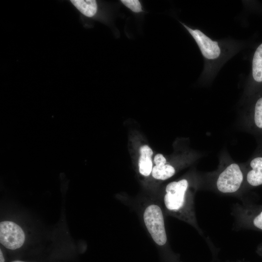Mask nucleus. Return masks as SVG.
Instances as JSON below:
<instances>
[{
    "label": "nucleus",
    "instance_id": "nucleus-1",
    "mask_svg": "<svg viewBox=\"0 0 262 262\" xmlns=\"http://www.w3.org/2000/svg\"><path fill=\"white\" fill-rule=\"evenodd\" d=\"M201 187L202 173H194L191 179L172 181L165 187L163 202L170 215L188 223L205 237L198 224L195 208V194Z\"/></svg>",
    "mask_w": 262,
    "mask_h": 262
},
{
    "label": "nucleus",
    "instance_id": "nucleus-2",
    "mask_svg": "<svg viewBox=\"0 0 262 262\" xmlns=\"http://www.w3.org/2000/svg\"><path fill=\"white\" fill-rule=\"evenodd\" d=\"M245 179L244 164H238L231 159L223 160L217 170L202 174L201 190L234 196L241 201L247 198L246 196Z\"/></svg>",
    "mask_w": 262,
    "mask_h": 262
},
{
    "label": "nucleus",
    "instance_id": "nucleus-3",
    "mask_svg": "<svg viewBox=\"0 0 262 262\" xmlns=\"http://www.w3.org/2000/svg\"><path fill=\"white\" fill-rule=\"evenodd\" d=\"M233 229L254 230L262 232V205L253 203L246 198L233 204Z\"/></svg>",
    "mask_w": 262,
    "mask_h": 262
},
{
    "label": "nucleus",
    "instance_id": "nucleus-4",
    "mask_svg": "<svg viewBox=\"0 0 262 262\" xmlns=\"http://www.w3.org/2000/svg\"><path fill=\"white\" fill-rule=\"evenodd\" d=\"M145 225L155 243L159 246L165 245L167 241L163 211L156 204L148 205L143 214Z\"/></svg>",
    "mask_w": 262,
    "mask_h": 262
},
{
    "label": "nucleus",
    "instance_id": "nucleus-5",
    "mask_svg": "<svg viewBox=\"0 0 262 262\" xmlns=\"http://www.w3.org/2000/svg\"><path fill=\"white\" fill-rule=\"evenodd\" d=\"M244 115L246 129L262 142V90L250 96Z\"/></svg>",
    "mask_w": 262,
    "mask_h": 262
},
{
    "label": "nucleus",
    "instance_id": "nucleus-6",
    "mask_svg": "<svg viewBox=\"0 0 262 262\" xmlns=\"http://www.w3.org/2000/svg\"><path fill=\"white\" fill-rule=\"evenodd\" d=\"M181 24L194 39L206 60L214 62L222 57L223 49L221 44L212 39L201 30L192 29L182 23Z\"/></svg>",
    "mask_w": 262,
    "mask_h": 262
},
{
    "label": "nucleus",
    "instance_id": "nucleus-7",
    "mask_svg": "<svg viewBox=\"0 0 262 262\" xmlns=\"http://www.w3.org/2000/svg\"><path fill=\"white\" fill-rule=\"evenodd\" d=\"M247 162L244 164L246 171L245 190L262 186V142Z\"/></svg>",
    "mask_w": 262,
    "mask_h": 262
},
{
    "label": "nucleus",
    "instance_id": "nucleus-8",
    "mask_svg": "<svg viewBox=\"0 0 262 262\" xmlns=\"http://www.w3.org/2000/svg\"><path fill=\"white\" fill-rule=\"evenodd\" d=\"M24 241V233L18 225L8 221L0 222V242L4 246L15 250L20 248Z\"/></svg>",
    "mask_w": 262,
    "mask_h": 262
},
{
    "label": "nucleus",
    "instance_id": "nucleus-9",
    "mask_svg": "<svg viewBox=\"0 0 262 262\" xmlns=\"http://www.w3.org/2000/svg\"><path fill=\"white\" fill-rule=\"evenodd\" d=\"M249 96L262 90V43L255 49L251 63Z\"/></svg>",
    "mask_w": 262,
    "mask_h": 262
},
{
    "label": "nucleus",
    "instance_id": "nucleus-10",
    "mask_svg": "<svg viewBox=\"0 0 262 262\" xmlns=\"http://www.w3.org/2000/svg\"><path fill=\"white\" fill-rule=\"evenodd\" d=\"M141 156L139 160V170L140 173L143 176H148L152 172V163L151 157L153 152L147 146L144 145L140 149Z\"/></svg>",
    "mask_w": 262,
    "mask_h": 262
},
{
    "label": "nucleus",
    "instance_id": "nucleus-11",
    "mask_svg": "<svg viewBox=\"0 0 262 262\" xmlns=\"http://www.w3.org/2000/svg\"><path fill=\"white\" fill-rule=\"evenodd\" d=\"M71 3L83 15L92 17L97 12L98 5L95 0H71Z\"/></svg>",
    "mask_w": 262,
    "mask_h": 262
},
{
    "label": "nucleus",
    "instance_id": "nucleus-12",
    "mask_svg": "<svg viewBox=\"0 0 262 262\" xmlns=\"http://www.w3.org/2000/svg\"><path fill=\"white\" fill-rule=\"evenodd\" d=\"M176 172L175 167L169 164L155 165L152 170V177L157 180H165L172 177Z\"/></svg>",
    "mask_w": 262,
    "mask_h": 262
},
{
    "label": "nucleus",
    "instance_id": "nucleus-13",
    "mask_svg": "<svg viewBox=\"0 0 262 262\" xmlns=\"http://www.w3.org/2000/svg\"><path fill=\"white\" fill-rule=\"evenodd\" d=\"M121 2L134 13L142 12V5L138 0H121Z\"/></svg>",
    "mask_w": 262,
    "mask_h": 262
},
{
    "label": "nucleus",
    "instance_id": "nucleus-14",
    "mask_svg": "<svg viewBox=\"0 0 262 262\" xmlns=\"http://www.w3.org/2000/svg\"><path fill=\"white\" fill-rule=\"evenodd\" d=\"M154 162L156 165H164L166 164V160L162 154H158L154 157Z\"/></svg>",
    "mask_w": 262,
    "mask_h": 262
},
{
    "label": "nucleus",
    "instance_id": "nucleus-15",
    "mask_svg": "<svg viewBox=\"0 0 262 262\" xmlns=\"http://www.w3.org/2000/svg\"><path fill=\"white\" fill-rule=\"evenodd\" d=\"M4 261H5L4 258L3 254L2 253V251L0 249V262H4Z\"/></svg>",
    "mask_w": 262,
    "mask_h": 262
},
{
    "label": "nucleus",
    "instance_id": "nucleus-16",
    "mask_svg": "<svg viewBox=\"0 0 262 262\" xmlns=\"http://www.w3.org/2000/svg\"><path fill=\"white\" fill-rule=\"evenodd\" d=\"M11 262H23V261H14Z\"/></svg>",
    "mask_w": 262,
    "mask_h": 262
},
{
    "label": "nucleus",
    "instance_id": "nucleus-17",
    "mask_svg": "<svg viewBox=\"0 0 262 262\" xmlns=\"http://www.w3.org/2000/svg\"><path fill=\"white\" fill-rule=\"evenodd\" d=\"M261 246H262V245Z\"/></svg>",
    "mask_w": 262,
    "mask_h": 262
}]
</instances>
